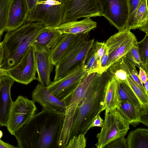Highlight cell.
I'll use <instances>...</instances> for the list:
<instances>
[{
  "instance_id": "obj_19",
  "label": "cell",
  "mask_w": 148,
  "mask_h": 148,
  "mask_svg": "<svg viewBox=\"0 0 148 148\" xmlns=\"http://www.w3.org/2000/svg\"><path fill=\"white\" fill-rule=\"evenodd\" d=\"M62 35L53 28L45 27L37 36L33 44L51 51Z\"/></svg>"
},
{
  "instance_id": "obj_8",
  "label": "cell",
  "mask_w": 148,
  "mask_h": 148,
  "mask_svg": "<svg viewBox=\"0 0 148 148\" xmlns=\"http://www.w3.org/2000/svg\"><path fill=\"white\" fill-rule=\"evenodd\" d=\"M84 66L75 69L63 77L53 81L46 87L53 95L64 102L67 107L73 92L82 79L87 73Z\"/></svg>"
},
{
  "instance_id": "obj_35",
  "label": "cell",
  "mask_w": 148,
  "mask_h": 148,
  "mask_svg": "<svg viewBox=\"0 0 148 148\" xmlns=\"http://www.w3.org/2000/svg\"><path fill=\"white\" fill-rule=\"evenodd\" d=\"M104 148H127L126 139L122 136L110 142Z\"/></svg>"
},
{
  "instance_id": "obj_39",
  "label": "cell",
  "mask_w": 148,
  "mask_h": 148,
  "mask_svg": "<svg viewBox=\"0 0 148 148\" xmlns=\"http://www.w3.org/2000/svg\"><path fill=\"white\" fill-rule=\"evenodd\" d=\"M139 68L138 78L142 83L144 84L148 80V74L141 67H140Z\"/></svg>"
},
{
  "instance_id": "obj_45",
  "label": "cell",
  "mask_w": 148,
  "mask_h": 148,
  "mask_svg": "<svg viewBox=\"0 0 148 148\" xmlns=\"http://www.w3.org/2000/svg\"><path fill=\"white\" fill-rule=\"evenodd\" d=\"M3 133L2 131L0 130V139L3 137Z\"/></svg>"
},
{
  "instance_id": "obj_9",
  "label": "cell",
  "mask_w": 148,
  "mask_h": 148,
  "mask_svg": "<svg viewBox=\"0 0 148 148\" xmlns=\"http://www.w3.org/2000/svg\"><path fill=\"white\" fill-rule=\"evenodd\" d=\"M101 16L102 14L98 0H64L62 23L77 20L82 18Z\"/></svg>"
},
{
  "instance_id": "obj_36",
  "label": "cell",
  "mask_w": 148,
  "mask_h": 148,
  "mask_svg": "<svg viewBox=\"0 0 148 148\" xmlns=\"http://www.w3.org/2000/svg\"><path fill=\"white\" fill-rule=\"evenodd\" d=\"M94 45L96 52L97 60L99 66L100 59L107 49L105 43L95 41Z\"/></svg>"
},
{
  "instance_id": "obj_18",
  "label": "cell",
  "mask_w": 148,
  "mask_h": 148,
  "mask_svg": "<svg viewBox=\"0 0 148 148\" xmlns=\"http://www.w3.org/2000/svg\"><path fill=\"white\" fill-rule=\"evenodd\" d=\"M121 102L117 81L112 76L108 81L106 86L103 109L108 112L117 109Z\"/></svg>"
},
{
  "instance_id": "obj_4",
  "label": "cell",
  "mask_w": 148,
  "mask_h": 148,
  "mask_svg": "<svg viewBox=\"0 0 148 148\" xmlns=\"http://www.w3.org/2000/svg\"><path fill=\"white\" fill-rule=\"evenodd\" d=\"M88 34L77 35L68 51L55 65L53 81L66 76L84 64L88 53L95 41L89 40Z\"/></svg>"
},
{
  "instance_id": "obj_30",
  "label": "cell",
  "mask_w": 148,
  "mask_h": 148,
  "mask_svg": "<svg viewBox=\"0 0 148 148\" xmlns=\"http://www.w3.org/2000/svg\"><path fill=\"white\" fill-rule=\"evenodd\" d=\"M10 0H0V34L2 35L6 26Z\"/></svg>"
},
{
  "instance_id": "obj_42",
  "label": "cell",
  "mask_w": 148,
  "mask_h": 148,
  "mask_svg": "<svg viewBox=\"0 0 148 148\" xmlns=\"http://www.w3.org/2000/svg\"><path fill=\"white\" fill-rule=\"evenodd\" d=\"M4 55V50L1 42L0 40V66L2 63Z\"/></svg>"
},
{
  "instance_id": "obj_14",
  "label": "cell",
  "mask_w": 148,
  "mask_h": 148,
  "mask_svg": "<svg viewBox=\"0 0 148 148\" xmlns=\"http://www.w3.org/2000/svg\"><path fill=\"white\" fill-rule=\"evenodd\" d=\"M32 100L38 103L43 108L58 110L65 114L66 104L53 95L47 88L38 84L32 94Z\"/></svg>"
},
{
  "instance_id": "obj_32",
  "label": "cell",
  "mask_w": 148,
  "mask_h": 148,
  "mask_svg": "<svg viewBox=\"0 0 148 148\" xmlns=\"http://www.w3.org/2000/svg\"><path fill=\"white\" fill-rule=\"evenodd\" d=\"M137 42L133 46L125 56L127 59L136 66L138 67H142V63L138 52Z\"/></svg>"
},
{
  "instance_id": "obj_5",
  "label": "cell",
  "mask_w": 148,
  "mask_h": 148,
  "mask_svg": "<svg viewBox=\"0 0 148 148\" xmlns=\"http://www.w3.org/2000/svg\"><path fill=\"white\" fill-rule=\"evenodd\" d=\"M64 0H44L29 11L26 21L41 22L45 27L55 28L62 22Z\"/></svg>"
},
{
  "instance_id": "obj_20",
  "label": "cell",
  "mask_w": 148,
  "mask_h": 148,
  "mask_svg": "<svg viewBox=\"0 0 148 148\" xmlns=\"http://www.w3.org/2000/svg\"><path fill=\"white\" fill-rule=\"evenodd\" d=\"M77 35L70 34H65L62 35L57 43L50 51L51 58L54 65L66 53Z\"/></svg>"
},
{
  "instance_id": "obj_21",
  "label": "cell",
  "mask_w": 148,
  "mask_h": 148,
  "mask_svg": "<svg viewBox=\"0 0 148 148\" xmlns=\"http://www.w3.org/2000/svg\"><path fill=\"white\" fill-rule=\"evenodd\" d=\"M128 148H148V130L138 128L131 131L126 139Z\"/></svg>"
},
{
  "instance_id": "obj_3",
  "label": "cell",
  "mask_w": 148,
  "mask_h": 148,
  "mask_svg": "<svg viewBox=\"0 0 148 148\" xmlns=\"http://www.w3.org/2000/svg\"><path fill=\"white\" fill-rule=\"evenodd\" d=\"M45 27L41 22L26 21L17 29L7 32L1 42L4 55L1 68L7 70L18 64Z\"/></svg>"
},
{
  "instance_id": "obj_25",
  "label": "cell",
  "mask_w": 148,
  "mask_h": 148,
  "mask_svg": "<svg viewBox=\"0 0 148 148\" xmlns=\"http://www.w3.org/2000/svg\"><path fill=\"white\" fill-rule=\"evenodd\" d=\"M117 81L119 93L121 102L127 101L136 108L140 109V104L130 87L123 82Z\"/></svg>"
},
{
  "instance_id": "obj_27",
  "label": "cell",
  "mask_w": 148,
  "mask_h": 148,
  "mask_svg": "<svg viewBox=\"0 0 148 148\" xmlns=\"http://www.w3.org/2000/svg\"><path fill=\"white\" fill-rule=\"evenodd\" d=\"M131 88L137 97L140 105H148V96L141 89L131 75H128L125 83Z\"/></svg>"
},
{
  "instance_id": "obj_31",
  "label": "cell",
  "mask_w": 148,
  "mask_h": 148,
  "mask_svg": "<svg viewBox=\"0 0 148 148\" xmlns=\"http://www.w3.org/2000/svg\"><path fill=\"white\" fill-rule=\"evenodd\" d=\"M124 60L129 75L132 76L136 82L146 94L143 84L138 78V74L136 69L135 65L127 59L125 56H124Z\"/></svg>"
},
{
  "instance_id": "obj_13",
  "label": "cell",
  "mask_w": 148,
  "mask_h": 148,
  "mask_svg": "<svg viewBox=\"0 0 148 148\" xmlns=\"http://www.w3.org/2000/svg\"><path fill=\"white\" fill-rule=\"evenodd\" d=\"M37 74V80L42 86L47 87L52 82L51 74L54 66L50 51L33 44Z\"/></svg>"
},
{
  "instance_id": "obj_11",
  "label": "cell",
  "mask_w": 148,
  "mask_h": 148,
  "mask_svg": "<svg viewBox=\"0 0 148 148\" xmlns=\"http://www.w3.org/2000/svg\"><path fill=\"white\" fill-rule=\"evenodd\" d=\"M102 16L119 31L127 27L129 17L127 0H98Z\"/></svg>"
},
{
  "instance_id": "obj_33",
  "label": "cell",
  "mask_w": 148,
  "mask_h": 148,
  "mask_svg": "<svg viewBox=\"0 0 148 148\" xmlns=\"http://www.w3.org/2000/svg\"><path fill=\"white\" fill-rule=\"evenodd\" d=\"M86 143L85 135L80 134L71 139L65 148H84L86 147Z\"/></svg>"
},
{
  "instance_id": "obj_26",
  "label": "cell",
  "mask_w": 148,
  "mask_h": 148,
  "mask_svg": "<svg viewBox=\"0 0 148 148\" xmlns=\"http://www.w3.org/2000/svg\"><path fill=\"white\" fill-rule=\"evenodd\" d=\"M90 49L86 59L84 67L87 73H98L99 65L98 63L94 42Z\"/></svg>"
},
{
  "instance_id": "obj_46",
  "label": "cell",
  "mask_w": 148,
  "mask_h": 148,
  "mask_svg": "<svg viewBox=\"0 0 148 148\" xmlns=\"http://www.w3.org/2000/svg\"><path fill=\"white\" fill-rule=\"evenodd\" d=\"M1 77H0V88H1Z\"/></svg>"
},
{
  "instance_id": "obj_16",
  "label": "cell",
  "mask_w": 148,
  "mask_h": 148,
  "mask_svg": "<svg viewBox=\"0 0 148 148\" xmlns=\"http://www.w3.org/2000/svg\"><path fill=\"white\" fill-rule=\"evenodd\" d=\"M1 78L0 88V126H6L10 110L13 102L10 90L14 81L8 76Z\"/></svg>"
},
{
  "instance_id": "obj_24",
  "label": "cell",
  "mask_w": 148,
  "mask_h": 148,
  "mask_svg": "<svg viewBox=\"0 0 148 148\" xmlns=\"http://www.w3.org/2000/svg\"><path fill=\"white\" fill-rule=\"evenodd\" d=\"M124 56L112 64L108 70L117 81L125 83L127 81L129 74L124 62Z\"/></svg>"
},
{
  "instance_id": "obj_44",
  "label": "cell",
  "mask_w": 148,
  "mask_h": 148,
  "mask_svg": "<svg viewBox=\"0 0 148 148\" xmlns=\"http://www.w3.org/2000/svg\"><path fill=\"white\" fill-rule=\"evenodd\" d=\"M144 88L145 91L146 95L148 96V80H147L144 84Z\"/></svg>"
},
{
  "instance_id": "obj_47",
  "label": "cell",
  "mask_w": 148,
  "mask_h": 148,
  "mask_svg": "<svg viewBox=\"0 0 148 148\" xmlns=\"http://www.w3.org/2000/svg\"><path fill=\"white\" fill-rule=\"evenodd\" d=\"M2 35L0 34V40H1V36Z\"/></svg>"
},
{
  "instance_id": "obj_29",
  "label": "cell",
  "mask_w": 148,
  "mask_h": 148,
  "mask_svg": "<svg viewBox=\"0 0 148 148\" xmlns=\"http://www.w3.org/2000/svg\"><path fill=\"white\" fill-rule=\"evenodd\" d=\"M129 8V17L127 27L131 29L136 28V14L140 0H127Z\"/></svg>"
},
{
  "instance_id": "obj_2",
  "label": "cell",
  "mask_w": 148,
  "mask_h": 148,
  "mask_svg": "<svg viewBox=\"0 0 148 148\" xmlns=\"http://www.w3.org/2000/svg\"><path fill=\"white\" fill-rule=\"evenodd\" d=\"M112 76L108 69L101 74L97 73L82 101L76 108L69 140L80 134L85 135L95 117L103 110L106 86Z\"/></svg>"
},
{
  "instance_id": "obj_23",
  "label": "cell",
  "mask_w": 148,
  "mask_h": 148,
  "mask_svg": "<svg viewBox=\"0 0 148 148\" xmlns=\"http://www.w3.org/2000/svg\"><path fill=\"white\" fill-rule=\"evenodd\" d=\"M136 28L148 34L147 0H140L136 14Z\"/></svg>"
},
{
  "instance_id": "obj_10",
  "label": "cell",
  "mask_w": 148,
  "mask_h": 148,
  "mask_svg": "<svg viewBox=\"0 0 148 148\" xmlns=\"http://www.w3.org/2000/svg\"><path fill=\"white\" fill-rule=\"evenodd\" d=\"M130 30L126 27L119 31L105 42L111 65L125 56L138 42L136 37Z\"/></svg>"
},
{
  "instance_id": "obj_22",
  "label": "cell",
  "mask_w": 148,
  "mask_h": 148,
  "mask_svg": "<svg viewBox=\"0 0 148 148\" xmlns=\"http://www.w3.org/2000/svg\"><path fill=\"white\" fill-rule=\"evenodd\" d=\"M117 109L130 124L133 127H136L140 123V109L128 101H122Z\"/></svg>"
},
{
  "instance_id": "obj_43",
  "label": "cell",
  "mask_w": 148,
  "mask_h": 148,
  "mask_svg": "<svg viewBox=\"0 0 148 148\" xmlns=\"http://www.w3.org/2000/svg\"><path fill=\"white\" fill-rule=\"evenodd\" d=\"M6 75H8L7 70L1 68L0 66V77Z\"/></svg>"
},
{
  "instance_id": "obj_28",
  "label": "cell",
  "mask_w": 148,
  "mask_h": 148,
  "mask_svg": "<svg viewBox=\"0 0 148 148\" xmlns=\"http://www.w3.org/2000/svg\"><path fill=\"white\" fill-rule=\"evenodd\" d=\"M138 52L142 63L141 67L148 74V34L143 39L137 42Z\"/></svg>"
},
{
  "instance_id": "obj_17",
  "label": "cell",
  "mask_w": 148,
  "mask_h": 148,
  "mask_svg": "<svg viewBox=\"0 0 148 148\" xmlns=\"http://www.w3.org/2000/svg\"><path fill=\"white\" fill-rule=\"evenodd\" d=\"M97 26V23L90 18L85 17L80 21L75 20L64 22L53 28L62 34H70L75 35L88 34ZM53 28V27H52Z\"/></svg>"
},
{
  "instance_id": "obj_40",
  "label": "cell",
  "mask_w": 148,
  "mask_h": 148,
  "mask_svg": "<svg viewBox=\"0 0 148 148\" xmlns=\"http://www.w3.org/2000/svg\"><path fill=\"white\" fill-rule=\"evenodd\" d=\"M44 0H25L28 7V12L32 10L36 5L37 3Z\"/></svg>"
},
{
  "instance_id": "obj_7",
  "label": "cell",
  "mask_w": 148,
  "mask_h": 148,
  "mask_svg": "<svg viewBox=\"0 0 148 148\" xmlns=\"http://www.w3.org/2000/svg\"><path fill=\"white\" fill-rule=\"evenodd\" d=\"M36 107L32 100L22 95L13 101L6 127L9 133L14 135L16 132L27 123L35 114Z\"/></svg>"
},
{
  "instance_id": "obj_38",
  "label": "cell",
  "mask_w": 148,
  "mask_h": 148,
  "mask_svg": "<svg viewBox=\"0 0 148 148\" xmlns=\"http://www.w3.org/2000/svg\"><path fill=\"white\" fill-rule=\"evenodd\" d=\"M103 120L101 118L99 114L97 115L94 120L89 127V129L95 127H102L103 123Z\"/></svg>"
},
{
  "instance_id": "obj_1",
  "label": "cell",
  "mask_w": 148,
  "mask_h": 148,
  "mask_svg": "<svg viewBox=\"0 0 148 148\" xmlns=\"http://www.w3.org/2000/svg\"><path fill=\"white\" fill-rule=\"evenodd\" d=\"M64 114L42 107L15 133L18 148H58Z\"/></svg>"
},
{
  "instance_id": "obj_6",
  "label": "cell",
  "mask_w": 148,
  "mask_h": 148,
  "mask_svg": "<svg viewBox=\"0 0 148 148\" xmlns=\"http://www.w3.org/2000/svg\"><path fill=\"white\" fill-rule=\"evenodd\" d=\"M130 128V124L117 109L105 111V120L101 130L97 135L98 148H104L113 140L125 136Z\"/></svg>"
},
{
  "instance_id": "obj_34",
  "label": "cell",
  "mask_w": 148,
  "mask_h": 148,
  "mask_svg": "<svg viewBox=\"0 0 148 148\" xmlns=\"http://www.w3.org/2000/svg\"><path fill=\"white\" fill-rule=\"evenodd\" d=\"M110 66V62L107 48L106 50L100 59L98 73L102 74L106 71Z\"/></svg>"
},
{
  "instance_id": "obj_15",
  "label": "cell",
  "mask_w": 148,
  "mask_h": 148,
  "mask_svg": "<svg viewBox=\"0 0 148 148\" xmlns=\"http://www.w3.org/2000/svg\"><path fill=\"white\" fill-rule=\"evenodd\" d=\"M28 13L25 0H10L5 31L15 30L26 22Z\"/></svg>"
},
{
  "instance_id": "obj_37",
  "label": "cell",
  "mask_w": 148,
  "mask_h": 148,
  "mask_svg": "<svg viewBox=\"0 0 148 148\" xmlns=\"http://www.w3.org/2000/svg\"><path fill=\"white\" fill-rule=\"evenodd\" d=\"M140 123L146 126L148 125V105H140Z\"/></svg>"
},
{
  "instance_id": "obj_41",
  "label": "cell",
  "mask_w": 148,
  "mask_h": 148,
  "mask_svg": "<svg viewBox=\"0 0 148 148\" xmlns=\"http://www.w3.org/2000/svg\"><path fill=\"white\" fill-rule=\"evenodd\" d=\"M0 148H18V147L6 143L0 139Z\"/></svg>"
},
{
  "instance_id": "obj_12",
  "label": "cell",
  "mask_w": 148,
  "mask_h": 148,
  "mask_svg": "<svg viewBox=\"0 0 148 148\" xmlns=\"http://www.w3.org/2000/svg\"><path fill=\"white\" fill-rule=\"evenodd\" d=\"M7 71L8 76L14 81L20 84L27 85L33 81L37 80L36 61L32 45L20 62Z\"/></svg>"
}]
</instances>
